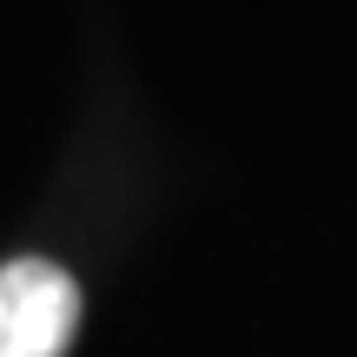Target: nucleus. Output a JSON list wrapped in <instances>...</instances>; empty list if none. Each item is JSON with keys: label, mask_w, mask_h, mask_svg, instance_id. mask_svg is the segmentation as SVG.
Masks as SVG:
<instances>
[{"label": "nucleus", "mask_w": 357, "mask_h": 357, "mask_svg": "<svg viewBox=\"0 0 357 357\" xmlns=\"http://www.w3.org/2000/svg\"><path fill=\"white\" fill-rule=\"evenodd\" d=\"M79 331V284L47 258L0 265V357H66Z\"/></svg>", "instance_id": "f257e3e1"}]
</instances>
